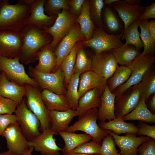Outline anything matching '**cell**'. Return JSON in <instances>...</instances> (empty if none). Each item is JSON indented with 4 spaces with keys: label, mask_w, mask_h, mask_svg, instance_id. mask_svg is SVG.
Instances as JSON below:
<instances>
[{
    "label": "cell",
    "mask_w": 155,
    "mask_h": 155,
    "mask_svg": "<svg viewBox=\"0 0 155 155\" xmlns=\"http://www.w3.org/2000/svg\"><path fill=\"white\" fill-rule=\"evenodd\" d=\"M30 14V6L23 0H18L15 4L3 0L0 9V31L21 33L27 26Z\"/></svg>",
    "instance_id": "1"
},
{
    "label": "cell",
    "mask_w": 155,
    "mask_h": 155,
    "mask_svg": "<svg viewBox=\"0 0 155 155\" xmlns=\"http://www.w3.org/2000/svg\"><path fill=\"white\" fill-rule=\"evenodd\" d=\"M21 33L22 43L19 56L20 61L25 65L34 63L37 60L36 53L51 43L52 37L42 30L30 25L27 26Z\"/></svg>",
    "instance_id": "2"
},
{
    "label": "cell",
    "mask_w": 155,
    "mask_h": 155,
    "mask_svg": "<svg viewBox=\"0 0 155 155\" xmlns=\"http://www.w3.org/2000/svg\"><path fill=\"white\" fill-rule=\"evenodd\" d=\"M98 108H93L78 117V120L72 125L69 126L66 131L74 132L81 131L90 135L92 140L100 144L109 134L101 128L97 124Z\"/></svg>",
    "instance_id": "3"
},
{
    "label": "cell",
    "mask_w": 155,
    "mask_h": 155,
    "mask_svg": "<svg viewBox=\"0 0 155 155\" xmlns=\"http://www.w3.org/2000/svg\"><path fill=\"white\" fill-rule=\"evenodd\" d=\"M26 91L25 102L28 108L39 120L42 132L51 128V121L49 111L44 104L38 87L29 84L24 85Z\"/></svg>",
    "instance_id": "4"
},
{
    "label": "cell",
    "mask_w": 155,
    "mask_h": 155,
    "mask_svg": "<svg viewBox=\"0 0 155 155\" xmlns=\"http://www.w3.org/2000/svg\"><path fill=\"white\" fill-rule=\"evenodd\" d=\"M28 73L39 87L57 94L65 95L67 90L64 84V76L60 67L54 72L44 73L36 71L30 66L28 68Z\"/></svg>",
    "instance_id": "5"
},
{
    "label": "cell",
    "mask_w": 155,
    "mask_h": 155,
    "mask_svg": "<svg viewBox=\"0 0 155 155\" xmlns=\"http://www.w3.org/2000/svg\"><path fill=\"white\" fill-rule=\"evenodd\" d=\"M155 62L154 56L143 55L141 53L129 66L131 70V73L128 80L112 93L117 96L129 88L140 83L146 72L154 65Z\"/></svg>",
    "instance_id": "6"
},
{
    "label": "cell",
    "mask_w": 155,
    "mask_h": 155,
    "mask_svg": "<svg viewBox=\"0 0 155 155\" xmlns=\"http://www.w3.org/2000/svg\"><path fill=\"white\" fill-rule=\"evenodd\" d=\"M1 71L4 72L8 80L20 86L27 84L39 87L36 82L26 72L19 57L11 58L0 56V72Z\"/></svg>",
    "instance_id": "7"
},
{
    "label": "cell",
    "mask_w": 155,
    "mask_h": 155,
    "mask_svg": "<svg viewBox=\"0 0 155 155\" xmlns=\"http://www.w3.org/2000/svg\"><path fill=\"white\" fill-rule=\"evenodd\" d=\"M122 35L109 34L103 29L95 28L92 38L82 43L83 45L91 49L95 53H99L122 46L124 43L122 41Z\"/></svg>",
    "instance_id": "8"
},
{
    "label": "cell",
    "mask_w": 155,
    "mask_h": 155,
    "mask_svg": "<svg viewBox=\"0 0 155 155\" xmlns=\"http://www.w3.org/2000/svg\"><path fill=\"white\" fill-rule=\"evenodd\" d=\"M57 15V18L51 26H45L42 28L52 36V40L49 45L54 51L76 22L77 18L72 15L69 10L66 9H63Z\"/></svg>",
    "instance_id": "9"
},
{
    "label": "cell",
    "mask_w": 155,
    "mask_h": 155,
    "mask_svg": "<svg viewBox=\"0 0 155 155\" xmlns=\"http://www.w3.org/2000/svg\"><path fill=\"white\" fill-rule=\"evenodd\" d=\"M15 113L17 122L28 141L40 134L39 120L28 107L25 98L18 105Z\"/></svg>",
    "instance_id": "10"
},
{
    "label": "cell",
    "mask_w": 155,
    "mask_h": 155,
    "mask_svg": "<svg viewBox=\"0 0 155 155\" xmlns=\"http://www.w3.org/2000/svg\"><path fill=\"white\" fill-rule=\"evenodd\" d=\"M140 88L139 83L115 97V113L116 117L122 118L137 106L141 99Z\"/></svg>",
    "instance_id": "11"
},
{
    "label": "cell",
    "mask_w": 155,
    "mask_h": 155,
    "mask_svg": "<svg viewBox=\"0 0 155 155\" xmlns=\"http://www.w3.org/2000/svg\"><path fill=\"white\" fill-rule=\"evenodd\" d=\"M85 39L82 34L79 24L76 22L68 33L61 40L54 51L57 63L52 72L60 66L63 59L70 52L75 44Z\"/></svg>",
    "instance_id": "12"
},
{
    "label": "cell",
    "mask_w": 155,
    "mask_h": 155,
    "mask_svg": "<svg viewBox=\"0 0 155 155\" xmlns=\"http://www.w3.org/2000/svg\"><path fill=\"white\" fill-rule=\"evenodd\" d=\"M58 134L50 129L42 132L39 135L28 141V147L32 146L41 155H61L60 151L62 149L56 143L54 135Z\"/></svg>",
    "instance_id": "13"
},
{
    "label": "cell",
    "mask_w": 155,
    "mask_h": 155,
    "mask_svg": "<svg viewBox=\"0 0 155 155\" xmlns=\"http://www.w3.org/2000/svg\"><path fill=\"white\" fill-rule=\"evenodd\" d=\"M118 66L110 50L95 53L92 56L91 70L107 80L112 76Z\"/></svg>",
    "instance_id": "14"
},
{
    "label": "cell",
    "mask_w": 155,
    "mask_h": 155,
    "mask_svg": "<svg viewBox=\"0 0 155 155\" xmlns=\"http://www.w3.org/2000/svg\"><path fill=\"white\" fill-rule=\"evenodd\" d=\"M22 43L21 33L0 31V56L13 58L19 57Z\"/></svg>",
    "instance_id": "15"
},
{
    "label": "cell",
    "mask_w": 155,
    "mask_h": 155,
    "mask_svg": "<svg viewBox=\"0 0 155 155\" xmlns=\"http://www.w3.org/2000/svg\"><path fill=\"white\" fill-rule=\"evenodd\" d=\"M30 7V14L27 25H30L40 29L45 26H51L57 15L49 16L45 14L44 5L45 0H23Z\"/></svg>",
    "instance_id": "16"
},
{
    "label": "cell",
    "mask_w": 155,
    "mask_h": 155,
    "mask_svg": "<svg viewBox=\"0 0 155 155\" xmlns=\"http://www.w3.org/2000/svg\"><path fill=\"white\" fill-rule=\"evenodd\" d=\"M1 136L6 140L8 150L15 155H20L29 147L28 141L17 122L9 125Z\"/></svg>",
    "instance_id": "17"
},
{
    "label": "cell",
    "mask_w": 155,
    "mask_h": 155,
    "mask_svg": "<svg viewBox=\"0 0 155 155\" xmlns=\"http://www.w3.org/2000/svg\"><path fill=\"white\" fill-rule=\"evenodd\" d=\"M105 130L112 136L115 144L120 150L121 155H139L137 153L138 147L150 138L143 135L138 137L136 134L133 133H126L124 136H120L111 131Z\"/></svg>",
    "instance_id": "18"
},
{
    "label": "cell",
    "mask_w": 155,
    "mask_h": 155,
    "mask_svg": "<svg viewBox=\"0 0 155 155\" xmlns=\"http://www.w3.org/2000/svg\"><path fill=\"white\" fill-rule=\"evenodd\" d=\"M111 6L122 21L124 32L131 24L139 19L145 7L141 5H131L125 0H117Z\"/></svg>",
    "instance_id": "19"
},
{
    "label": "cell",
    "mask_w": 155,
    "mask_h": 155,
    "mask_svg": "<svg viewBox=\"0 0 155 155\" xmlns=\"http://www.w3.org/2000/svg\"><path fill=\"white\" fill-rule=\"evenodd\" d=\"M102 20L103 30L106 32L122 36L124 31L123 22L111 5H104L102 10Z\"/></svg>",
    "instance_id": "20"
},
{
    "label": "cell",
    "mask_w": 155,
    "mask_h": 155,
    "mask_svg": "<svg viewBox=\"0 0 155 155\" xmlns=\"http://www.w3.org/2000/svg\"><path fill=\"white\" fill-rule=\"evenodd\" d=\"M26 93L24 85L20 86L15 82L9 80L4 72H0V95L19 104L23 100Z\"/></svg>",
    "instance_id": "21"
},
{
    "label": "cell",
    "mask_w": 155,
    "mask_h": 155,
    "mask_svg": "<svg viewBox=\"0 0 155 155\" xmlns=\"http://www.w3.org/2000/svg\"><path fill=\"white\" fill-rule=\"evenodd\" d=\"M107 80L92 70L80 75L78 91L80 98L87 92L95 88L104 90Z\"/></svg>",
    "instance_id": "22"
},
{
    "label": "cell",
    "mask_w": 155,
    "mask_h": 155,
    "mask_svg": "<svg viewBox=\"0 0 155 155\" xmlns=\"http://www.w3.org/2000/svg\"><path fill=\"white\" fill-rule=\"evenodd\" d=\"M104 90L95 88L86 92L78 101L76 111L78 117L88 110L93 108H99L101 105V97Z\"/></svg>",
    "instance_id": "23"
},
{
    "label": "cell",
    "mask_w": 155,
    "mask_h": 155,
    "mask_svg": "<svg viewBox=\"0 0 155 155\" xmlns=\"http://www.w3.org/2000/svg\"><path fill=\"white\" fill-rule=\"evenodd\" d=\"M48 44L41 49L36 55L38 60V64L34 67L37 71L44 73L53 72L57 63L54 51Z\"/></svg>",
    "instance_id": "24"
},
{
    "label": "cell",
    "mask_w": 155,
    "mask_h": 155,
    "mask_svg": "<svg viewBox=\"0 0 155 155\" xmlns=\"http://www.w3.org/2000/svg\"><path fill=\"white\" fill-rule=\"evenodd\" d=\"M115 95L111 92L106 85L101 97V103L98 108V119L105 122L116 118L115 113Z\"/></svg>",
    "instance_id": "25"
},
{
    "label": "cell",
    "mask_w": 155,
    "mask_h": 155,
    "mask_svg": "<svg viewBox=\"0 0 155 155\" xmlns=\"http://www.w3.org/2000/svg\"><path fill=\"white\" fill-rule=\"evenodd\" d=\"M51 121L50 128L57 133L66 131L69 124L74 117L78 116L76 110L70 109L66 111H49Z\"/></svg>",
    "instance_id": "26"
},
{
    "label": "cell",
    "mask_w": 155,
    "mask_h": 155,
    "mask_svg": "<svg viewBox=\"0 0 155 155\" xmlns=\"http://www.w3.org/2000/svg\"><path fill=\"white\" fill-rule=\"evenodd\" d=\"M41 95L44 104L49 111H64L71 109L65 95L57 94L46 89L43 90Z\"/></svg>",
    "instance_id": "27"
},
{
    "label": "cell",
    "mask_w": 155,
    "mask_h": 155,
    "mask_svg": "<svg viewBox=\"0 0 155 155\" xmlns=\"http://www.w3.org/2000/svg\"><path fill=\"white\" fill-rule=\"evenodd\" d=\"M58 133L65 142L62 150L63 155H68L80 145L92 139L90 135L86 133L77 134L67 131H59Z\"/></svg>",
    "instance_id": "28"
},
{
    "label": "cell",
    "mask_w": 155,
    "mask_h": 155,
    "mask_svg": "<svg viewBox=\"0 0 155 155\" xmlns=\"http://www.w3.org/2000/svg\"><path fill=\"white\" fill-rule=\"evenodd\" d=\"M110 51L118 64L121 66L127 67H129L141 53L134 46L124 43L121 47Z\"/></svg>",
    "instance_id": "29"
},
{
    "label": "cell",
    "mask_w": 155,
    "mask_h": 155,
    "mask_svg": "<svg viewBox=\"0 0 155 155\" xmlns=\"http://www.w3.org/2000/svg\"><path fill=\"white\" fill-rule=\"evenodd\" d=\"M98 125L102 129L111 131L118 135L126 133L136 134L138 131L137 126L125 122L121 117H117L108 122L100 121Z\"/></svg>",
    "instance_id": "30"
},
{
    "label": "cell",
    "mask_w": 155,
    "mask_h": 155,
    "mask_svg": "<svg viewBox=\"0 0 155 155\" xmlns=\"http://www.w3.org/2000/svg\"><path fill=\"white\" fill-rule=\"evenodd\" d=\"M76 21L79 25L81 32L85 40L90 39L95 27L90 16L89 0H85L82 12L77 18Z\"/></svg>",
    "instance_id": "31"
},
{
    "label": "cell",
    "mask_w": 155,
    "mask_h": 155,
    "mask_svg": "<svg viewBox=\"0 0 155 155\" xmlns=\"http://www.w3.org/2000/svg\"><path fill=\"white\" fill-rule=\"evenodd\" d=\"M124 121L139 120L144 122L155 123V115L148 109L145 100L140 99L135 108L122 118Z\"/></svg>",
    "instance_id": "32"
},
{
    "label": "cell",
    "mask_w": 155,
    "mask_h": 155,
    "mask_svg": "<svg viewBox=\"0 0 155 155\" xmlns=\"http://www.w3.org/2000/svg\"><path fill=\"white\" fill-rule=\"evenodd\" d=\"M82 44V42H77L70 52L61 63L60 67L63 73L64 76V84L65 87L67 88L70 77L74 73L73 69L77 53Z\"/></svg>",
    "instance_id": "33"
},
{
    "label": "cell",
    "mask_w": 155,
    "mask_h": 155,
    "mask_svg": "<svg viewBox=\"0 0 155 155\" xmlns=\"http://www.w3.org/2000/svg\"><path fill=\"white\" fill-rule=\"evenodd\" d=\"M131 73V70L129 67L118 66L112 76L107 80L106 85L110 91L113 92L125 83Z\"/></svg>",
    "instance_id": "34"
},
{
    "label": "cell",
    "mask_w": 155,
    "mask_h": 155,
    "mask_svg": "<svg viewBox=\"0 0 155 155\" xmlns=\"http://www.w3.org/2000/svg\"><path fill=\"white\" fill-rule=\"evenodd\" d=\"M141 99L146 102L155 93V66H153L144 75L140 83Z\"/></svg>",
    "instance_id": "35"
},
{
    "label": "cell",
    "mask_w": 155,
    "mask_h": 155,
    "mask_svg": "<svg viewBox=\"0 0 155 155\" xmlns=\"http://www.w3.org/2000/svg\"><path fill=\"white\" fill-rule=\"evenodd\" d=\"M140 22L139 19L136 20L127 28L123 34L121 40L125 39V44L132 45L140 51L144 48V44L138 30Z\"/></svg>",
    "instance_id": "36"
},
{
    "label": "cell",
    "mask_w": 155,
    "mask_h": 155,
    "mask_svg": "<svg viewBox=\"0 0 155 155\" xmlns=\"http://www.w3.org/2000/svg\"><path fill=\"white\" fill-rule=\"evenodd\" d=\"M148 20L140 21V37L144 44V50L142 54L154 56L155 42L153 40L148 28Z\"/></svg>",
    "instance_id": "37"
},
{
    "label": "cell",
    "mask_w": 155,
    "mask_h": 155,
    "mask_svg": "<svg viewBox=\"0 0 155 155\" xmlns=\"http://www.w3.org/2000/svg\"><path fill=\"white\" fill-rule=\"evenodd\" d=\"M80 75L73 73L70 77L65 96L71 108L76 110L78 108L80 97L78 89Z\"/></svg>",
    "instance_id": "38"
},
{
    "label": "cell",
    "mask_w": 155,
    "mask_h": 155,
    "mask_svg": "<svg viewBox=\"0 0 155 155\" xmlns=\"http://www.w3.org/2000/svg\"><path fill=\"white\" fill-rule=\"evenodd\" d=\"M92 57H89L87 55L82 44L77 53L74 73L80 75L86 72L91 70Z\"/></svg>",
    "instance_id": "39"
},
{
    "label": "cell",
    "mask_w": 155,
    "mask_h": 155,
    "mask_svg": "<svg viewBox=\"0 0 155 155\" xmlns=\"http://www.w3.org/2000/svg\"><path fill=\"white\" fill-rule=\"evenodd\" d=\"M89 12L95 28L103 29L102 14L104 4V0H89Z\"/></svg>",
    "instance_id": "40"
},
{
    "label": "cell",
    "mask_w": 155,
    "mask_h": 155,
    "mask_svg": "<svg viewBox=\"0 0 155 155\" xmlns=\"http://www.w3.org/2000/svg\"><path fill=\"white\" fill-rule=\"evenodd\" d=\"M44 8V13L49 16L57 15L61 9L69 10L67 0H45Z\"/></svg>",
    "instance_id": "41"
},
{
    "label": "cell",
    "mask_w": 155,
    "mask_h": 155,
    "mask_svg": "<svg viewBox=\"0 0 155 155\" xmlns=\"http://www.w3.org/2000/svg\"><path fill=\"white\" fill-rule=\"evenodd\" d=\"M101 146V144L92 141H90L80 145L70 153L99 154L100 153Z\"/></svg>",
    "instance_id": "42"
},
{
    "label": "cell",
    "mask_w": 155,
    "mask_h": 155,
    "mask_svg": "<svg viewBox=\"0 0 155 155\" xmlns=\"http://www.w3.org/2000/svg\"><path fill=\"white\" fill-rule=\"evenodd\" d=\"M100 155H121L117 150L112 136L109 134L102 140Z\"/></svg>",
    "instance_id": "43"
},
{
    "label": "cell",
    "mask_w": 155,
    "mask_h": 155,
    "mask_svg": "<svg viewBox=\"0 0 155 155\" xmlns=\"http://www.w3.org/2000/svg\"><path fill=\"white\" fill-rule=\"evenodd\" d=\"M19 104L13 100L0 95V115L15 113Z\"/></svg>",
    "instance_id": "44"
},
{
    "label": "cell",
    "mask_w": 155,
    "mask_h": 155,
    "mask_svg": "<svg viewBox=\"0 0 155 155\" xmlns=\"http://www.w3.org/2000/svg\"><path fill=\"white\" fill-rule=\"evenodd\" d=\"M139 155H155V140L150 138L138 147Z\"/></svg>",
    "instance_id": "45"
},
{
    "label": "cell",
    "mask_w": 155,
    "mask_h": 155,
    "mask_svg": "<svg viewBox=\"0 0 155 155\" xmlns=\"http://www.w3.org/2000/svg\"><path fill=\"white\" fill-rule=\"evenodd\" d=\"M137 126L138 131L136 134L139 135L146 136L155 140V126L140 121Z\"/></svg>",
    "instance_id": "46"
},
{
    "label": "cell",
    "mask_w": 155,
    "mask_h": 155,
    "mask_svg": "<svg viewBox=\"0 0 155 155\" xmlns=\"http://www.w3.org/2000/svg\"><path fill=\"white\" fill-rule=\"evenodd\" d=\"M17 122V118L15 115L4 114L0 115V136L10 125Z\"/></svg>",
    "instance_id": "47"
},
{
    "label": "cell",
    "mask_w": 155,
    "mask_h": 155,
    "mask_svg": "<svg viewBox=\"0 0 155 155\" xmlns=\"http://www.w3.org/2000/svg\"><path fill=\"white\" fill-rule=\"evenodd\" d=\"M84 1L85 0H67L70 13L77 18L82 12Z\"/></svg>",
    "instance_id": "48"
},
{
    "label": "cell",
    "mask_w": 155,
    "mask_h": 155,
    "mask_svg": "<svg viewBox=\"0 0 155 155\" xmlns=\"http://www.w3.org/2000/svg\"><path fill=\"white\" fill-rule=\"evenodd\" d=\"M155 18V3H151L150 5L145 7L142 14L140 17V20Z\"/></svg>",
    "instance_id": "49"
},
{
    "label": "cell",
    "mask_w": 155,
    "mask_h": 155,
    "mask_svg": "<svg viewBox=\"0 0 155 155\" xmlns=\"http://www.w3.org/2000/svg\"><path fill=\"white\" fill-rule=\"evenodd\" d=\"M148 102L149 109L152 113L154 114L155 112V93L152 94L146 101Z\"/></svg>",
    "instance_id": "50"
},
{
    "label": "cell",
    "mask_w": 155,
    "mask_h": 155,
    "mask_svg": "<svg viewBox=\"0 0 155 155\" xmlns=\"http://www.w3.org/2000/svg\"><path fill=\"white\" fill-rule=\"evenodd\" d=\"M148 28L150 34L155 42V20H152L149 22Z\"/></svg>",
    "instance_id": "51"
},
{
    "label": "cell",
    "mask_w": 155,
    "mask_h": 155,
    "mask_svg": "<svg viewBox=\"0 0 155 155\" xmlns=\"http://www.w3.org/2000/svg\"><path fill=\"white\" fill-rule=\"evenodd\" d=\"M129 4L133 6L140 5L142 1L141 0H125Z\"/></svg>",
    "instance_id": "52"
},
{
    "label": "cell",
    "mask_w": 155,
    "mask_h": 155,
    "mask_svg": "<svg viewBox=\"0 0 155 155\" xmlns=\"http://www.w3.org/2000/svg\"><path fill=\"white\" fill-rule=\"evenodd\" d=\"M34 149V148L33 147L29 146L28 149L25 150L21 154L19 155H31Z\"/></svg>",
    "instance_id": "53"
},
{
    "label": "cell",
    "mask_w": 155,
    "mask_h": 155,
    "mask_svg": "<svg viewBox=\"0 0 155 155\" xmlns=\"http://www.w3.org/2000/svg\"><path fill=\"white\" fill-rule=\"evenodd\" d=\"M117 0H104V5H111L113 3L117 1Z\"/></svg>",
    "instance_id": "54"
},
{
    "label": "cell",
    "mask_w": 155,
    "mask_h": 155,
    "mask_svg": "<svg viewBox=\"0 0 155 155\" xmlns=\"http://www.w3.org/2000/svg\"><path fill=\"white\" fill-rule=\"evenodd\" d=\"M0 155H15L10 151L8 150L0 153Z\"/></svg>",
    "instance_id": "55"
},
{
    "label": "cell",
    "mask_w": 155,
    "mask_h": 155,
    "mask_svg": "<svg viewBox=\"0 0 155 155\" xmlns=\"http://www.w3.org/2000/svg\"><path fill=\"white\" fill-rule=\"evenodd\" d=\"M68 155H100V154H87L78 153H70Z\"/></svg>",
    "instance_id": "56"
},
{
    "label": "cell",
    "mask_w": 155,
    "mask_h": 155,
    "mask_svg": "<svg viewBox=\"0 0 155 155\" xmlns=\"http://www.w3.org/2000/svg\"><path fill=\"white\" fill-rule=\"evenodd\" d=\"M3 0H0V9L3 2Z\"/></svg>",
    "instance_id": "57"
},
{
    "label": "cell",
    "mask_w": 155,
    "mask_h": 155,
    "mask_svg": "<svg viewBox=\"0 0 155 155\" xmlns=\"http://www.w3.org/2000/svg\"><path fill=\"white\" fill-rule=\"evenodd\" d=\"M1 148V146L0 145V149Z\"/></svg>",
    "instance_id": "58"
}]
</instances>
